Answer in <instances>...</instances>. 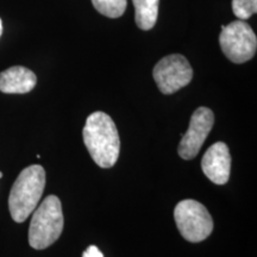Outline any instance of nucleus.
Wrapping results in <instances>:
<instances>
[{
    "mask_svg": "<svg viewBox=\"0 0 257 257\" xmlns=\"http://www.w3.org/2000/svg\"><path fill=\"white\" fill-rule=\"evenodd\" d=\"M83 143L89 155L100 168H111L120 153V138L114 121L105 112H93L82 131Z\"/></svg>",
    "mask_w": 257,
    "mask_h": 257,
    "instance_id": "nucleus-1",
    "label": "nucleus"
},
{
    "mask_svg": "<svg viewBox=\"0 0 257 257\" xmlns=\"http://www.w3.org/2000/svg\"><path fill=\"white\" fill-rule=\"evenodd\" d=\"M46 187V170L32 165L21 172L9 197V210L16 223H23L37 207Z\"/></svg>",
    "mask_w": 257,
    "mask_h": 257,
    "instance_id": "nucleus-2",
    "label": "nucleus"
},
{
    "mask_svg": "<svg viewBox=\"0 0 257 257\" xmlns=\"http://www.w3.org/2000/svg\"><path fill=\"white\" fill-rule=\"evenodd\" d=\"M62 204L56 195H48L34 212L29 227L31 248L43 250L60 238L63 231Z\"/></svg>",
    "mask_w": 257,
    "mask_h": 257,
    "instance_id": "nucleus-3",
    "label": "nucleus"
},
{
    "mask_svg": "<svg viewBox=\"0 0 257 257\" xmlns=\"http://www.w3.org/2000/svg\"><path fill=\"white\" fill-rule=\"evenodd\" d=\"M174 218L181 236L191 243L202 242L213 231L210 212L201 202L193 199H186L176 205Z\"/></svg>",
    "mask_w": 257,
    "mask_h": 257,
    "instance_id": "nucleus-4",
    "label": "nucleus"
},
{
    "mask_svg": "<svg viewBox=\"0 0 257 257\" xmlns=\"http://www.w3.org/2000/svg\"><path fill=\"white\" fill-rule=\"evenodd\" d=\"M219 44L224 55L233 63L248 62L255 56L257 37L251 27L244 21L221 25Z\"/></svg>",
    "mask_w": 257,
    "mask_h": 257,
    "instance_id": "nucleus-5",
    "label": "nucleus"
},
{
    "mask_svg": "<svg viewBox=\"0 0 257 257\" xmlns=\"http://www.w3.org/2000/svg\"><path fill=\"white\" fill-rule=\"evenodd\" d=\"M153 76L161 93L168 95L186 87L192 81L193 69L185 56L172 54L156 63Z\"/></svg>",
    "mask_w": 257,
    "mask_h": 257,
    "instance_id": "nucleus-6",
    "label": "nucleus"
},
{
    "mask_svg": "<svg viewBox=\"0 0 257 257\" xmlns=\"http://www.w3.org/2000/svg\"><path fill=\"white\" fill-rule=\"evenodd\" d=\"M214 124V113L208 107L201 106L193 112L188 130L182 135L178 153L181 159L193 160L200 152Z\"/></svg>",
    "mask_w": 257,
    "mask_h": 257,
    "instance_id": "nucleus-7",
    "label": "nucleus"
},
{
    "mask_svg": "<svg viewBox=\"0 0 257 257\" xmlns=\"http://www.w3.org/2000/svg\"><path fill=\"white\" fill-rule=\"evenodd\" d=\"M201 169L208 180L216 185L227 184L231 173V155L224 142L211 146L201 160Z\"/></svg>",
    "mask_w": 257,
    "mask_h": 257,
    "instance_id": "nucleus-8",
    "label": "nucleus"
},
{
    "mask_svg": "<svg viewBox=\"0 0 257 257\" xmlns=\"http://www.w3.org/2000/svg\"><path fill=\"white\" fill-rule=\"evenodd\" d=\"M36 83V74L25 67L14 66L0 73V92L6 94H25L31 92Z\"/></svg>",
    "mask_w": 257,
    "mask_h": 257,
    "instance_id": "nucleus-9",
    "label": "nucleus"
},
{
    "mask_svg": "<svg viewBox=\"0 0 257 257\" xmlns=\"http://www.w3.org/2000/svg\"><path fill=\"white\" fill-rule=\"evenodd\" d=\"M133 3L137 27L144 31L152 30L159 17L160 0H133Z\"/></svg>",
    "mask_w": 257,
    "mask_h": 257,
    "instance_id": "nucleus-10",
    "label": "nucleus"
},
{
    "mask_svg": "<svg viewBox=\"0 0 257 257\" xmlns=\"http://www.w3.org/2000/svg\"><path fill=\"white\" fill-rule=\"evenodd\" d=\"M93 6L99 14L108 18H118L126 10V0H92Z\"/></svg>",
    "mask_w": 257,
    "mask_h": 257,
    "instance_id": "nucleus-11",
    "label": "nucleus"
},
{
    "mask_svg": "<svg viewBox=\"0 0 257 257\" xmlns=\"http://www.w3.org/2000/svg\"><path fill=\"white\" fill-rule=\"evenodd\" d=\"M232 11L240 21L249 19L257 12V0H232Z\"/></svg>",
    "mask_w": 257,
    "mask_h": 257,
    "instance_id": "nucleus-12",
    "label": "nucleus"
},
{
    "mask_svg": "<svg viewBox=\"0 0 257 257\" xmlns=\"http://www.w3.org/2000/svg\"><path fill=\"white\" fill-rule=\"evenodd\" d=\"M82 257H104V255L95 245H91L82 253Z\"/></svg>",
    "mask_w": 257,
    "mask_h": 257,
    "instance_id": "nucleus-13",
    "label": "nucleus"
},
{
    "mask_svg": "<svg viewBox=\"0 0 257 257\" xmlns=\"http://www.w3.org/2000/svg\"><path fill=\"white\" fill-rule=\"evenodd\" d=\"M2 34H3V22L2 19H0V36H2Z\"/></svg>",
    "mask_w": 257,
    "mask_h": 257,
    "instance_id": "nucleus-14",
    "label": "nucleus"
},
{
    "mask_svg": "<svg viewBox=\"0 0 257 257\" xmlns=\"http://www.w3.org/2000/svg\"><path fill=\"white\" fill-rule=\"evenodd\" d=\"M2 178H3V173L0 172V179H2Z\"/></svg>",
    "mask_w": 257,
    "mask_h": 257,
    "instance_id": "nucleus-15",
    "label": "nucleus"
}]
</instances>
